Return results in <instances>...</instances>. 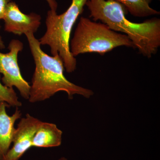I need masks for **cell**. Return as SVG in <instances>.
<instances>
[{
    "label": "cell",
    "mask_w": 160,
    "mask_h": 160,
    "mask_svg": "<svg viewBox=\"0 0 160 160\" xmlns=\"http://www.w3.org/2000/svg\"><path fill=\"white\" fill-rule=\"evenodd\" d=\"M41 122L42 121L29 113L22 118L13 135L12 147L1 160H19L32 147L33 137Z\"/></svg>",
    "instance_id": "obj_6"
},
{
    "label": "cell",
    "mask_w": 160,
    "mask_h": 160,
    "mask_svg": "<svg viewBox=\"0 0 160 160\" xmlns=\"http://www.w3.org/2000/svg\"><path fill=\"white\" fill-rule=\"evenodd\" d=\"M62 132L53 123L42 122L35 133L32 147L49 148L62 144Z\"/></svg>",
    "instance_id": "obj_9"
},
{
    "label": "cell",
    "mask_w": 160,
    "mask_h": 160,
    "mask_svg": "<svg viewBox=\"0 0 160 160\" xmlns=\"http://www.w3.org/2000/svg\"><path fill=\"white\" fill-rule=\"evenodd\" d=\"M88 0H71L68 9L61 14L49 10L46 16V30L39 39L41 45L50 47L52 56L59 55L62 60L67 72H73L77 68V62L71 54L69 47L70 36L73 26L84 10Z\"/></svg>",
    "instance_id": "obj_3"
},
{
    "label": "cell",
    "mask_w": 160,
    "mask_h": 160,
    "mask_svg": "<svg viewBox=\"0 0 160 160\" xmlns=\"http://www.w3.org/2000/svg\"><path fill=\"white\" fill-rule=\"evenodd\" d=\"M125 6L133 16L145 18L160 14V12L150 6L152 0H115Z\"/></svg>",
    "instance_id": "obj_10"
},
{
    "label": "cell",
    "mask_w": 160,
    "mask_h": 160,
    "mask_svg": "<svg viewBox=\"0 0 160 160\" xmlns=\"http://www.w3.org/2000/svg\"><path fill=\"white\" fill-rule=\"evenodd\" d=\"M9 52H0V73L3 75L2 81L6 87H15L21 96L26 100L29 98L30 86L24 79L18 62V54L23 49V44L19 40L12 39L9 43Z\"/></svg>",
    "instance_id": "obj_5"
},
{
    "label": "cell",
    "mask_w": 160,
    "mask_h": 160,
    "mask_svg": "<svg viewBox=\"0 0 160 160\" xmlns=\"http://www.w3.org/2000/svg\"><path fill=\"white\" fill-rule=\"evenodd\" d=\"M121 46L134 48L126 35L112 30L104 23L83 17L80 18L69 43L70 52L74 57L86 53L104 55Z\"/></svg>",
    "instance_id": "obj_4"
},
{
    "label": "cell",
    "mask_w": 160,
    "mask_h": 160,
    "mask_svg": "<svg viewBox=\"0 0 160 160\" xmlns=\"http://www.w3.org/2000/svg\"><path fill=\"white\" fill-rule=\"evenodd\" d=\"M58 160H67V159L66 158L62 157V158H60Z\"/></svg>",
    "instance_id": "obj_15"
},
{
    "label": "cell",
    "mask_w": 160,
    "mask_h": 160,
    "mask_svg": "<svg viewBox=\"0 0 160 160\" xmlns=\"http://www.w3.org/2000/svg\"><path fill=\"white\" fill-rule=\"evenodd\" d=\"M9 106L6 102H0V160L9 151L16 130L15 123L22 116L18 108L12 115H8L6 108Z\"/></svg>",
    "instance_id": "obj_8"
},
{
    "label": "cell",
    "mask_w": 160,
    "mask_h": 160,
    "mask_svg": "<svg viewBox=\"0 0 160 160\" xmlns=\"http://www.w3.org/2000/svg\"><path fill=\"white\" fill-rule=\"evenodd\" d=\"M1 26L0 25V29H1ZM5 48H6V46H5V44H4V41H3L2 38L0 35V49L2 50V49H5Z\"/></svg>",
    "instance_id": "obj_14"
},
{
    "label": "cell",
    "mask_w": 160,
    "mask_h": 160,
    "mask_svg": "<svg viewBox=\"0 0 160 160\" xmlns=\"http://www.w3.org/2000/svg\"><path fill=\"white\" fill-rule=\"evenodd\" d=\"M10 0H0V20H2L6 7Z\"/></svg>",
    "instance_id": "obj_12"
},
{
    "label": "cell",
    "mask_w": 160,
    "mask_h": 160,
    "mask_svg": "<svg viewBox=\"0 0 160 160\" xmlns=\"http://www.w3.org/2000/svg\"><path fill=\"white\" fill-rule=\"evenodd\" d=\"M25 35L35 65L28 99L29 102L48 99L60 91L66 92L70 99L76 94L87 98L93 95L92 90L75 85L65 77L64 63L59 55L51 56L46 54L33 33Z\"/></svg>",
    "instance_id": "obj_2"
},
{
    "label": "cell",
    "mask_w": 160,
    "mask_h": 160,
    "mask_svg": "<svg viewBox=\"0 0 160 160\" xmlns=\"http://www.w3.org/2000/svg\"><path fill=\"white\" fill-rule=\"evenodd\" d=\"M86 6L93 21H101L112 30L126 35L143 56L150 58L156 54L160 46L159 18L132 22L126 18L127 9L115 0H88Z\"/></svg>",
    "instance_id": "obj_1"
},
{
    "label": "cell",
    "mask_w": 160,
    "mask_h": 160,
    "mask_svg": "<svg viewBox=\"0 0 160 160\" xmlns=\"http://www.w3.org/2000/svg\"><path fill=\"white\" fill-rule=\"evenodd\" d=\"M6 102L9 106L16 108L22 106V102L19 101L17 94L13 88L6 87L0 81V102Z\"/></svg>",
    "instance_id": "obj_11"
},
{
    "label": "cell",
    "mask_w": 160,
    "mask_h": 160,
    "mask_svg": "<svg viewBox=\"0 0 160 160\" xmlns=\"http://www.w3.org/2000/svg\"><path fill=\"white\" fill-rule=\"evenodd\" d=\"M50 7V10L57 12L58 7V4L56 0H46Z\"/></svg>",
    "instance_id": "obj_13"
},
{
    "label": "cell",
    "mask_w": 160,
    "mask_h": 160,
    "mask_svg": "<svg viewBox=\"0 0 160 160\" xmlns=\"http://www.w3.org/2000/svg\"><path fill=\"white\" fill-rule=\"evenodd\" d=\"M2 20L5 23V31L21 36L26 33L34 34L41 26L42 18L34 12L25 14L20 10L16 3L10 2Z\"/></svg>",
    "instance_id": "obj_7"
}]
</instances>
